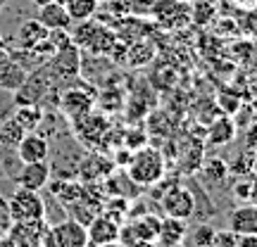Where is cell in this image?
<instances>
[{
	"mask_svg": "<svg viewBox=\"0 0 257 247\" xmlns=\"http://www.w3.org/2000/svg\"><path fill=\"white\" fill-rule=\"evenodd\" d=\"M74 46H81L83 50H88L93 55H110L112 46H114V34L107 27H102L100 22H81L76 24V34L72 36Z\"/></svg>",
	"mask_w": 257,
	"mask_h": 247,
	"instance_id": "3957f363",
	"label": "cell"
},
{
	"mask_svg": "<svg viewBox=\"0 0 257 247\" xmlns=\"http://www.w3.org/2000/svg\"><path fill=\"white\" fill-rule=\"evenodd\" d=\"M53 83H55V79L50 76L48 67L41 64V67H36L34 74L29 72L24 86L15 93V102L17 105H38L41 98H46V93L53 88Z\"/></svg>",
	"mask_w": 257,
	"mask_h": 247,
	"instance_id": "277c9868",
	"label": "cell"
},
{
	"mask_svg": "<svg viewBox=\"0 0 257 247\" xmlns=\"http://www.w3.org/2000/svg\"><path fill=\"white\" fill-rule=\"evenodd\" d=\"M229 230L236 235H255L257 233V207L250 202H240L229 211Z\"/></svg>",
	"mask_w": 257,
	"mask_h": 247,
	"instance_id": "8fae6325",
	"label": "cell"
},
{
	"mask_svg": "<svg viewBox=\"0 0 257 247\" xmlns=\"http://www.w3.org/2000/svg\"><path fill=\"white\" fill-rule=\"evenodd\" d=\"M214 233L217 230L207 226V223H200V226H195L191 233H186V240L188 247H212L214 245Z\"/></svg>",
	"mask_w": 257,
	"mask_h": 247,
	"instance_id": "ffe728a7",
	"label": "cell"
},
{
	"mask_svg": "<svg viewBox=\"0 0 257 247\" xmlns=\"http://www.w3.org/2000/svg\"><path fill=\"white\" fill-rule=\"evenodd\" d=\"M124 171H126V176L138 188H141V185H143V188L157 185L165 178V171H167L165 157H162V152L155 150V147L143 145L131 152V159H128V164Z\"/></svg>",
	"mask_w": 257,
	"mask_h": 247,
	"instance_id": "6da1fadb",
	"label": "cell"
},
{
	"mask_svg": "<svg viewBox=\"0 0 257 247\" xmlns=\"http://www.w3.org/2000/svg\"><path fill=\"white\" fill-rule=\"evenodd\" d=\"M102 247H126L121 240H114V242H107V245H102Z\"/></svg>",
	"mask_w": 257,
	"mask_h": 247,
	"instance_id": "836d02e7",
	"label": "cell"
},
{
	"mask_svg": "<svg viewBox=\"0 0 257 247\" xmlns=\"http://www.w3.org/2000/svg\"><path fill=\"white\" fill-rule=\"evenodd\" d=\"M252 176L257 178V150L252 152Z\"/></svg>",
	"mask_w": 257,
	"mask_h": 247,
	"instance_id": "1f68e13d",
	"label": "cell"
},
{
	"mask_svg": "<svg viewBox=\"0 0 257 247\" xmlns=\"http://www.w3.org/2000/svg\"><path fill=\"white\" fill-rule=\"evenodd\" d=\"M119 233H121V223L110 219L107 214H98L86 226L88 247H102V245H107V242H114V240H119Z\"/></svg>",
	"mask_w": 257,
	"mask_h": 247,
	"instance_id": "ba28073f",
	"label": "cell"
},
{
	"mask_svg": "<svg viewBox=\"0 0 257 247\" xmlns=\"http://www.w3.org/2000/svg\"><path fill=\"white\" fill-rule=\"evenodd\" d=\"M27 76H29V72L17 62V60H10V62L0 69V88L8 91V93H17L19 88L24 86Z\"/></svg>",
	"mask_w": 257,
	"mask_h": 247,
	"instance_id": "2e32d148",
	"label": "cell"
},
{
	"mask_svg": "<svg viewBox=\"0 0 257 247\" xmlns=\"http://www.w3.org/2000/svg\"><path fill=\"white\" fill-rule=\"evenodd\" d=\"M36 19L48 29V31H57V29H64V31H69L72 29V19L67 15V10H64L62 3H48L43 8H38V15Z\"/></svg>",
	"mask_w": 257,
	"mask_h": 247,
	"instance_id": "4fadbf2b",
	"label": "cell"
},
{
	"mask_svg": "<svg viewBox=\"0 0 257 247\" xmlns=\"http://www.w3.org/2000/svg\"><path fill=\"white\" fill-rule=\"evenodd\" d=\"M15 152H17L22 164H29V162H48V157H50V140L43 133L31 131V133L22 136V140L15 145Z\"/></svg>",
	"mask_w": 257,
	"mask_h": 247,
	"instance_id": "52a82bcc",
	"label": "cell"
},
{
	"mask_svg": "<svg viewBox=\"0 0 257 247\" xmlns=\"http://www.w3.org/2000/svg\"><path fill=\"white\" fill-rule=\"evenodd\" d=\"M98 3H102V5H105V3H110V0H98Z\"/></svg>",
	"mask_w": 257,
	"mask_h": 247,
	"instance_id": "e575fe53",
	"label": "cell"
},
{
	"mask_svg": "<svg viewBox=\"0 0 257 247\" xmlns=\"http://www.w3.org/2000/svg\"><path fill=\"white\" fill-rule=\"evenodd\" d=\"M229 174L236 176H252V152L250 150H243L238 152V157L229 164Z\"/></svg>",
	"mask_w": 257,
	"mask_h": 247,
	"instance_id": "7402d4cb",
	"label": "cell"
},
{
	"mask_svg": "<svg viewBox=\"0 0 257 247\" xmlns=\"http://www.w3.org/2000/svg\"><path fill=\"white\" fill-rule=\"evenodd\" d=\"M160 204L167 216H174V219L188 221L195 214V195L186 185H172L169 190H165Z\"/></svg>",
	"mask_w": 257,
	"mask_h": 247,
	"instance_id": "5b68a950",
	"label": "cell"
},
{
	"mask_svg": "<svg viewBox=\"0 0 257 247\" xmlns=\"http://www.w3.org/2000/svg\"><path fill=\"white\" fill-rule=\"evenodd\" d=\"M202 171V178L207 183H221L226 176H229V164L224 159H207L205 164L200 166Z\"/></svg>",
	"mask_w": 257,
	"mask_h": 247,
	"instance_id": "44dd1931",
	"label": "cell"
},
{
	"mask_svg": "<svg viewBox=\"0 0 257 247\" xmlns=\"http://www.w3.org/2000/svg\"><path fill=\"white\" fill-rule=\"evenodd\" d=\"M15 183L24 190H36L41 192L50 183V164L48 162H29L22 164L19 171L15 174Z\"/></svg>",
	"mask_w": 257,
	"mask_h": 247,
	"instance_id": "9c48e42d",
	"label": "cell"
},
{
	"mask_svg": "<svg viewBox=\"0 0 257 247\" xmlns=\"http://www.w3.org/2000/svg\"><path fill=\"white\" fill-rule=\"evenodd\" d=\"M243 150H250L255 152L257 150V121L245 126V133H243Z\"/></svg>",
	"mask_w": 257,
	"mask_h": 247,
	"instance_id": "d4e9b609",
	"label": "cell"
},
{
	"mask_svg": "<svg viewBox=\"0 0 257 247\" xmlns=\"http://www.w3.org/2000/svg\"><path fill=\"white\" fill-rule=\"evenodd\" d=\"M236 242H238V235H236L233 230H229V228L217 230V233H214V245H219V247H236Z\"/></svg>",
	"mask_w": 257,
	"mask_h": 247,
	"instance_id": "cb8c5ba5",
	"label": "cell"
},
{
	"mask_svg": "<svg viewBox=\"0 0 257 247\" xmlns=\"http://www.w3.org/2000/svg\"><path fill=\"white\" fill-rule=\"evenodd\" d=\"M46 36H48V29L43 27L36 17L24 19L22 27H19V31H17V43L24 48V50H34Z\"/></svg>",
	"mask_w": 257,
	"mask_h": 247,
	"instance_id": "5bb4252c",
	"label": "cell"
},
{
	"mask_svg": "<svg viewBox=\"0 0 257 247\" xmlns=\"http://www.w3.org/2000/svg\"><path fill=\"white\" fill-rule=\"evenodd\" d=\"M48 72L53 79H76L81 74V53L79 46H67L62 50H57L53 57H48Z\"/></svg>",
	"mask_w": 257,
	"mask_h": 247,
	"instance_id": "8992f818",
	"label": "cell"
},
{
	"mask_svg": "<svg viewBox=\"0 0 257 247\" xmlns=\"http://www.w3.org/2000/svg\"><path fill=\"white\" fill-rule=\"evenodd\" d=\"M131 247H157V242H134Z\"/></svg>",
	"mask_w": 257,
	"mask_h": 247,
	"instance_id": "d6a6232c",
	"label": "cell"
},
{
	"mask_svg": "<svg viewBox=\"0 0 257 247\" xmlns=\"http://www.w3.org/2000/svg\"><path fill=\"white\" fill-rule=\"evenodd\" d=\"M105 5H107L114 15H121V17L131 12V0H110V3H105Z\"/></svg>",
	"mask_w": 257,
	"mask_h": 247,
	"instance_id": "484cf974",
	"label": "cell"
},
{
	"mask_svg": "<svg viewBox=\"0 0 257 247\" xmlns=\"http://www.w3.org/2000/svg\"><path fill=\"white\" fill-rule=\"evenodd\" d=\"M188 233V221L165 216L160 221V233H157V247H181Z\"/></svg>",
	"mask_w": 257,
	"mask_h": 247,
	"instance_id": "7c38bea8",
	"label": "cell"
},
{
	"mask_svg": "<svg viewBox=\"0 0 257 247\" xmlns=\"http://www.w3.org/2000/svg\"><path fill=\"white\" fill-rule=\"evenodd\" d=\"M250 190H252V176H238V181L233 183V197L240 202H248Z\"/></svg>",
	"mask_w": 257,
	"mask_h": 247,
	"instance_id": "603a6c76",
	"label": "cell"
},
{
	"mask_svg": "<svg viewBox=\"0 0 257 247\" xmlns=\"http://www.w3.org/2000/svg\"><path fill=\"white\" fill-rule=\"evenodd\" d=\"M212 247H219V245H212Z\"/></svg>",
	"mask_w": 257,
	"mask_h": 247,
	"instance_id": "8d00e7d4",
	"label": "cell"
},
{
	"mask_svg": "<svg viewBox=\"0 0 257 247\" xmlns=\"http://www.w3.org/2000/svg\"><path fill=\"white\" fill-rule=\"evenodd\" d=\"M64 10H67V15L72 19V24H81V22H88V19L98 15L100 3L98 0H67Z\"/></svg>",
	"mask_w": 257,
	"mask_h": 247,
	"instance_id": "e0dca14e",
	"label": "cell"
},
{
	"mask_svg": "<svg viewBox=\"0 0 257 247\" xmlns=\"http://www.w3.org/2000/svg\"><path fill=\"white\" fill-rule=\"evenodd\" d=\"M29 3L38 10V8H43V5H48V3H53V0H29Z\"/></svg>",
	"mask_w": 257,
	"mask_h": 247,
	"instance_id": "4dcf8cb0",
	"label": "cell"
},
{
	"mask_svg": "<svg viewBox=\"0 0 257 247\" xmlns=\"http://www.w3.org/2000/svg\"><path fill=\"white\" fill-rule=\"evenodd\" d=\"M48 242L53 247H88L86 228L72 219L64 221V223H57L55 230L48 235Z\"/></svg>",
	"mask_w": 257,
	"mask_h": 247,
	"instance_id": "30bf717a",
	"label": "cell"
},
{
	"mask_svg": "<svg viewBox=\"0 0 257 247\" xmlns=\"http://www.w3.org/2000/svg\"><path fill=\"white\" fill-rule=\"evenodd\" d=\"M57 3H62V5H64V3H67V0H57Z\"/></svg>",
	"mask_w": 257,
	"mask_h": 247,
	"instance_id": "d590c367",
	"label": "cell"
},
{
	"mask_svg": "<svg viewBox=\"0 0 257 247\" xmlns=\"http://www.w3.org/2000/svg\"><path fill=\"white\" fill-rule=\"evenodd\" d=\"M43 117H46V114L38 110V105H19L17 114H15L12 119L17 121L19 128H22L24 133H31V131H38V126H41Z\"/></svg>",
	"mask_w": 257,
	"mask_h": 247,
	"instance_id": "ac0fdd59",
	"label": "cell"
},
{
	"mask_svg": "<svg viewBox=\"0 0 257 247\" xmlns=\"http://www.w3.org/2000/svg\"><path fill=\"white\" fill-rule=\"evenodd\" d=\"M238 133V126H236V121L231 119L229 114H224L219 119H214L207 128V138H210L212 145H229L231 140L236 138Z\"/></svg>",
	"mask_w": 257,
	"mask_h": 247,
	"instance_id": "9a60e30c",
	"label": "cell"
},
{
	"mask_svg": "<svg viewBox=\"0 0 257 247\" xmlns=\"http://www.w3.org/2000/svg\"><path fill=\"white\" fill-rule=\"evenodd\" d=\"M10 60H12V55H10L5 48H0V69H3V67H5V64H8Z\"/></svg>",
	"mask_w": 257,
	"mask_h": 247,
	"instance_id": "f1b7e54d",
	"label": "cell"
},
{
	"mask_svg": "<svg viewBox=\"0 0 257 247\" xmlns=\"http://www.w3.org/2000/svg\"><path fill=\"white\" fill-rule=\"evenodd\" d=\"M240 8H257V0H233Z\"/></svg>",
	"mask_w": 257,
	"mask_h": 247,
	"instance_id": "f546056e",
	"label": "cell"
},
{
	"mask_svg": "<svg viewBox=\"0 0 257 247\" xmlns=\"http://www.w3.org/2000/svg\"><path fill=\"white\" fill-rule=\"evenodd\" d=\"M8 214L10 219L27 226V223H43L46 221V200L36 190H24L17 188L8 200Z\"/></svg>",
	"mask_w": 257,
	"mask_h": 247,
	"instance_id": "7a4b0ae2",
	"label": "cell"
},
{
	"mask_svg": "<svg viewBox=\"0 0 257 247\" xmlns=\"http://www.w3.org/2000/svg\"><path fill=\"white\" fill-rule=\"evenodd\" d=\"M248 202L257 207V178H255V176H252V190H250V200Z\"/></svg>",
	"mask_w": 257,
	"mask_h": 247,
	"instance_id": "83f0119b",
	"label": "cell"
},
{
	"mask_svg": "<svg viewBox=\"0 0 257 247\" xmlns=\"http://www.w3.org/2000/svg\"><path fill=\"white\" fill-rule=\"evenodd\" d=\"M236 247H257V233L255 235H238Z\"/></svg>",
	"mask_w": 257,
	"mask_h": 247,
	"instance_id": "4316f807",
	"label": "cell"
},
{
	"mask_svg": "<svg viewBox=\"0 0 257 247\" xmlns=\"http://www.w3.org/2000/svg\"><path fill=\"white\" fill-rule=\"evenodd\" d=\"M50 190H53V195L62 202L64 207H69V204H74L83 195V185L76 183V181H55L50 185Z\"/></svg>",
	"mask_w": 257,
	"mask_h": 247,
	"instance_id": "d6986e66",
	"label": "cell"
}]
</instances>
